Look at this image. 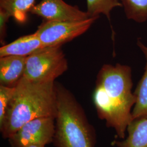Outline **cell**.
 I'll return each mask as SVG.
<instances>
[{"instance_id":"15","label":"cell","mask_w":147,"mask_h":147,"mask_svg":"<svg viewBox=\"0 0 147 147\" xmlns=\"http://www.w3.org/2000/svg\"><path fill=\"white\" fill-rule=\"evenodd\" d=\"M15 87H8L0 85V125L2 124Z\"/></svg>"},{"instance_id":"12","label":"cell","mask_w":147,"mask_h":147,"mask_svg":"<svg viewBox=\"0 0 147 147\" xmlns=\"http://www.w3.org/2000/svg\"><path fill=\"white\" fill-rule=\"evenodd\" d=\"M36 0H0V8L9 13L16 21L22 24L26 21L28 13Z\"/></svg>"},{"instance_id":"8","label":"cell","mask_w":147,"mask_h":147,"mask_svg":"<svg viewBox=\"0 0 147 147\" xmlns=\"http://www.w3.org/2000/svg\"><path fill=\"white\" fill-rule=\"evenodd\" d=\"M26 59L15 56L0 57V85L15 87L24 75Z\"/></svg>"},{"instance_id":"2","label":"cell","mask_w":147,"mask_h":147,"mask_svg":"<svg viewBox=\"0 0 147 147\" xmlns=\"http://www.w3.org/2000/svg\"><path fill=\"white\" fill-rule=\"evenodd\" d=\"M57 114L56 82H34L22 78L15 87L0 131L8 139L21 126L40 117Z\"/></svg>"},{"instance_id":"14","label":"cell","mask_w":147,"mask_h":147,"mask_svg":"<svg viewBox=\"0 0 147 147\" xmlns=\"http://www.w3.org/2000/svg\"><path fill=\"white\" fill-rule=\"evenodd\" d=\"M87 12L91 18L105 15L110 20L111 11L118 7H123L119 0H86Z\"/></svg>"},{"instance_id":"5","label":"cell","mask_w":147,"mask_h":147,"mask_svg":"<svg viewBox=\"0 0 147 147\" xmlns=\"http://www.w3.org/2000/svg\"><path fill=\"white\" fill-rule=\"evenodd\" d=\"M99 17L78 21L44 20L35 33L45 47L62 46L87 31Z\"/></svg>"},{"instance_id":"7","label":"cell","mask_w":147,"mask_h":147,"mask_svg":"<svg viewBox=\"0 0 147 147\" xmlns=\"http://www.w3.org/2000/svg\"><path fill=\"white\" fill-rule=\"evenodd\" d=\"M30 13L47 21H78L90 18L87 11L70 5L63 0H42L33 5Z\"/></svg>"},{"instance_id":"13","label":"cell","mask_w":147,"mask_h":147,"mask_svg":"<svg viewBox=\"0 0 147 147\" xmlns=\"http://www.w3.org/2000/svg\"><path fill=\"white\" fill-rule=\"evenodd\" d=\"M126 17L139 23L147 20V0H119Z\"/></svg>"},{"instance_id":"1","label":"cell","mask_w":147,"mask_h":147,"mask_svg":"<svg viewBox=\"0 0 147 147\" xmlns=\"http://www.w3.org/2000/svg\"><path fill=\"white\" fill-rule=\"evenodd\" d=\"M131 69L119 63L104 64L98 74L93 100L98 117L124 139L132 120V107L136 102L132 93Z\"/></svg>"},{"instance_id":"16","label":"cell","mask_w":147,"mask_h":147,"mask_svg":"<svg viewBox=\"0 0 147 147\" xmlns=\"http://www.w3.org/2000/svg\"><path fill=\"white\" fill-rule=\"evenodd\" d=\"M11 17L9 13L0 8V42L2 46L5 45V42L7 36V24Z\"/></svg>"},{"instance_id":"9","label":"cell","mask_w":147,"mask_h":147,"mask_svg":"<svg viewBox=\"0 0 147 147\" xmlns=\"http://www.w3.org/2000/svg\"><path fill=\"white\" fill-rule=\"evenodd\" d=\"M44 47V45L34 32L2 46L0 48V57L8 56L28 57Z\"/></svg>"},{"instance_id":"10","label":"cell","mask_w":147,"mask_h":147,"mask_svg":"<svg viewBox=\"0 0 147 147\" xmlns=\"http://www.w3.org/2000/svg\"><path fill=\"white\" fill-rule=\"evenodd\" d=\"M126 131L128 135L125 140H115L111 144L117 147H147V118L132 119Z\"/></svg>"},{"instance_id":"6","label":"cell","mask_w":147,"mask_h":147,"mask_svg":"<svg viewBox=\"0 0 147 147\" xmlns=\"http://www.w3.org/2000/svg\"><path fill=\"white\" fill-rule=\"evenodd\" d=\"M55 132V118L40 117L25 123L8 140L11 147L47 146L53 143Z\"/></svg>"},{"instance_id":"17","label":"cell","mask_w":147,"mask_h":147,"mask_svg":"<svg viewBox=\"0 0 147 147\" xmlns=\"http://www.w3.org/2000/svg\"><path fill=\"white\" fill-rule=\"evenodd\" d=\"M26 147H45V146L39 145V144H33V145H30Z\"/></svg>"},{"instance_id":"11","label":"cell","mask_w":147,"mask_h":147,"mask_svg":"<svg viewBox=\"0 0 147 147\" xmlns=\"http://www.w3.org/2000/svg\"><path fill=\"white\" fill-rule=\"evenodd\" d=\"M137 45L141 49L146 57V64L144 73L134 93L136 102L132 111V119L147 118V47L139 39L137 40Z\"/></svg>"},{"instance_id":"4","label":"cell","mask_w":147,"mask_h":147,"mask_svg":"<svg viewBox=\"0 0 147 147\" xmlns=\"http://www.w3.org/2000/svg\"><path fill=\"white\" fill-rule=\"evenodd\" d=\"M62 46L45 47L27 57L22 78L34 82H53L68 69Z\"/></svg>"},{"instance_id":"3","label":"cell","mask_w":147,"mask_h":147,"mask_svg":"<svg viewBox=\"0 0 147 147\" xmlns=\"http://www.w3.org/2000/svg\"><path fill=\"white\" fill-rule=\"evenodd\" d=\"M57 114L53 138L56 147H95L94 127L73 94L56 82Z\"/></svg>"}]
</instances>
